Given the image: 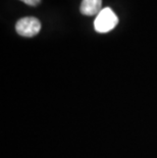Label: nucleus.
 Listing matches in <instances>:
<instances>
[{
    "label": "nucleus",
    "instance_id": "1",
    "mask_svg": "<svg viewBox=\"0 0 157 158\" xmlns=\"http://www.w3.org/2000/svg\"><path fill=\"white\" fill-rule=\"evenodd\" d=\"M118 18L111 8L105 7L96 15L94 21V29L97 33H108L118 26Z\"/></svg>",
    "mask_w": 157,
    "mask_h": 158
},
{
    "label": "nucleus",
    "instance_id": "2",
    "mask_svg": "<svg viewBox=\"0 0 157 158\" xmlns=\"http://www.w3.org/2000/svg\"><path fill=\"white\" fill-rule=\"evenodd\" d=\"M41 30V23L39 19L32 16L19 19L15 25V31L23 37H34Z\"/></svg>",
    "mask_w": 157,
    "mask_h": 158
},
{
    "label": "nucleus",
    "instance_id": "3",
    "mask_svg": "<svg viewBox=\"0 0 157 158\" xmlns=\"http://www.w3.org/2000/svg\"><path fill=\"white\" fill-rule=\"evenodd\" d=\"M80 10L84 15H98V13L102 10V0H83Z\"/></svg>",
    "mask_w": 157,
    "mask_h": 158
},
{
    "label": "nucleus",
    "instance_id": "4",
    "mask_svg": "<svg viewBox=\"0 0 157 158\" xmlns=\"http://www.w3.org/2000/svg\"><path fill=\"white\" fill-rule=\"evenodd\" d=\"M26 4H28L30 6H37L38 4H40V2H41V0H21Z\"/></svg>",
    "mask_w": 157,
    "mask_h": 158
}]
</instances>
